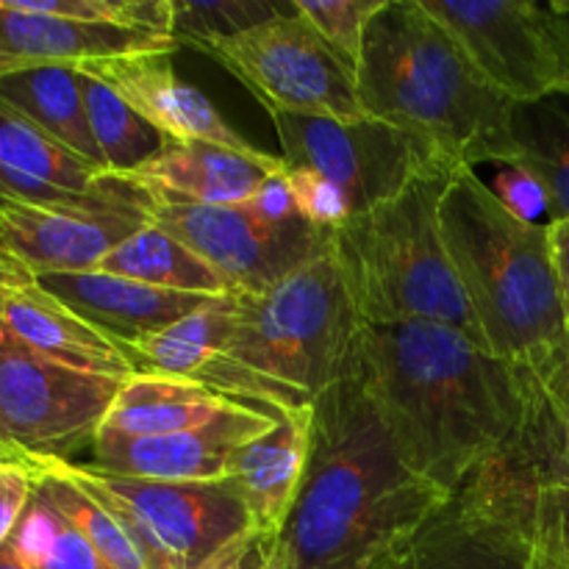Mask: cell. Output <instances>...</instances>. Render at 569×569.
I'll use <instances>...</instances> for the list:
<instances>
[{
    "label": "cell",
    "instance_id": "cell-10",
    "mask_svg": "<svg viewBox=\"0 0 569 569\" xmlns=\"http://www.w3.org/2000/svg\"><path fill=\"white\" fill-rule=\"evenodd\" d=\"M270 117L283 164L328 178L348 200L350 217L398 198L420 178L456 172L420 139L376 117L350 122L283 111Z\"/></svg>",
    "mask_w": 569,
    "mask_h": 569
},
{
    "label": "cell",
    "instance_id": "cell-36",
    "mask_svg": "<svg viewBox=\"0 0 569 569\" xmlns=\"http://www.w3.org/2000/svg\"><path fill=\"white\" fill-rule=\"evenodd\" d=\"M244 206H248L259 220L270 222V226H287V222L300 220L298 209H295L292 192H289L287 172H278V176L267 178L259 187V192H256Z\"/></svg>",
    "mask_w": 569,
    "mask_h": 569
},
{
    "label": "cell",
    "instance_id": "cell-26",
    "mask_svg": "<svg viewBox=\"0 0 569 569\" xmlns=\"http://www.w3.org/2000/svg\"><path fill=\"white\" fill-rule=\"evenodd\" d=\"M100 272L131 278L148 287L170 289V292L206 295V298H228L237 295L222 272H217L209 261L200 259L194 250L178 242L167 231L156 226H142L131 237L122 239L109 256L98 264Z\"/></svg>",
    "mask_w": 569,
    "mask_h": 569
},
{
    "label": "cell",
    "instance_id": "cell-24",
    "mask_svg": "<svg viewBox=\"0 0 569 569\" xmlns=\"http://www.w3.org/2000/svg\"><path fill=\"white\" fill-rule=\"evenodd\" d=\"M0 100L26 114L81 159L106 170L87 120L81 72L76 64H9L0 67ZM109 172V170H106Z\"/></svg>",
    "mask_w": 569,
    "mask_h": 569
},
{
    "label": "cell",
    "instance_id": "cell-42",
    "mask_svg": "<svg viewBox=\"0 0 569 569\" xmlns=\"http://www.w3.org/2000/svg\"><path fill=\"white\" fill-rule=\"evenodd\" d=\"M250 569H287V548H283L281 537L261 542L259 553H256V565Z\"/></svg>",
    "mask_w": 569,
    "mask_h": 569
},
{
    "label": "cell",
    "instance_id": "cell-21",
    "mask_svg": "<svg viewBox=\"0 0 569 569\" xmlns=\"http://www.w3.org/2000/svg\"><path fill=\"white\" fill-rule=\"evenodd\" d=\"M170 39L117 26L61 20L39 14L22 0H0V67L9 64H89L137 53H172Z\"/></svg>",
    "mask_w": 569,
    "mask_h": 569
},
{
    "label": "cell",
    "instance_id": "cell-38",
    "mask_svg": "<svg viewBox=\"0 0 569 569\" xmlns=\"http://www.w3.org/2000/svg\"><path fill=\"white\" fill-rule=\"evenodd\" d=\"M548 9V33L559 61V92L569 94V0H553Z\"/></svg>",
    "mask_w": 569,
    "mask_h": 569
},
{
    "label": "cell",
    "instance_id": "cell-46",
    "mask_svg": "<svg viewBox=\"0 0 569 569\" xmlns=\"http://www.w3.org/2000/svg\"><path fill=\"white\" fill-rule=\"evenodd\" d=\"M0 465H3V453H0Z\"/></svg>",
    "mask_w": 569,
    "mask_h": 569
},
{
    "label": "cell",
    "instance_id": "cell-25",
    "mask_svg": "<svg viewBox=\"0 0 569 569\" xmlns=\"http://www.w3.org/2000/svg\"><path fill=\"white\" fill-rule=\"evenodd\" d=\"M515 159L509 170L531 178L545 194L548 222L569 220V94L553 92L511 106Z\"/></svg>",
    "mask_w": 569,
    "mask_h": 569
},
{
    "label": "cell",
    "instance_id": "cell-11",
    "mask_svg": "<svg viewBox=\"0 0 569 569\" xmlns=\"http://www.w3.org/2000/svg\"><path fill=\"white\" fill-rule=\"evenodd\" d=\"M203 53L237 76L270 114L283 111L342 122L370 117L361 106L356 72L322 44L295 9L264 26L220 39Z\"/></svg>",
    "mask_w": 569,
    "mask_h": 569
},
{
    "label": "cell",
    "instance_id": "cell-12",
    "mask_svg": "<svg viewBox=\"0 0 569 569\" xmlns=\"http://www.w3.org/2000/svg\"><path fill=\"white\" fill-rule=\"evenodd\" d=\"M144 192V189H142ZM148 194V192H144ZM144 217L231 281L237 295L270 289L289 272L322 256L331 231L306 220L270 226L248 206H203L148 194Z\"/></svg>",
    "mask_w": 569,
    "mask_h": 569
},
{
    "label": "cell",
    "instance_id": "cell-8",
    "mask_svg": "<svg viewBox=\"0 0 569 569\" xmlns=\"http://www.w3.org/2000/svg\"><path fill=\"white\" fill-rule=\"evenodd\" d=\"M53 465L126 528L148 569H200L228 545L256 533L231 481H142L76 461Z\"/></svg>",
    "mask_w": 569,
    "mask_h": 569
},
{
    "label": "cell",
    "instance_id": "cell-43",
    "mask_svg": "<svg viewBox=\"0 0 569 569\" xmlns=\"http://www.w3.org/2000/svg\"><path fill=\"white\" fill-rule=\"evenodd\" d=\"M0 569H31L26 561L20 559V556L14 553V548L9 545V539H6V545L0 548Z\"/></svg>",
    "mask_w": 569,
    "mask_h": 569
},
{
    "label": "cell",
    "instance_id": "cell-32",
    "mask_svg": "<svg viewBox=\"0 0 569 569\" xmlns=\"http://www.w3.org/2000/svg\"><path fill=\"white\" fill-rule=\"evenodd\" d=\"M295 0L289 3H272V0H172V42L192 44L206 50L220 39L237 37L256 26L289 14Z\"/></svg>",
    "mask_w": 569,
    "mask_h": 569
},
{
    "label": "cell",
    "instance_id": "cell-31",
    "mask_svg": "<svg viewBox=\"0 0 569 569\" xmlns=\"http://www.w3.org/2000/svg\"><path fill=\"white\" fill-rule=\"evenodd\" d=\"M9 545L31 569H109L98 550L33 489Z\"/></svg>",
    "mask_w": 569,
    "mask_h": 569
},
{
    "label": "cell",
    "instance_id": "cell-2",
    "mask_svg": "<svg viewBox=\"0 0 569 569\" xmlns=\"http://www.w3.org/2000/svg\"><path fill=\"white\" fill-rule=\"evenodd\" d=\"M445 498L400 459L353 365L311 409L309 467L281 533L287 569H387Z\"/></svg>",
    "mask_w": 569,
    "mask_h": 569
},
{
    "label": "cell",
    "instance_id": "cell-20",
    "mask_svg": "<svg viewBox=\"0 0 569 569\" xmlns=\"http://www.w3.org/2000/svg\"><path fill=\"white\" fill-rule=\"evenodd\" d=\"M33 283L120 342L164 331L214 300L206 295L148 287L100 270L48 272L33 278Z\"/></svg>",
    "mask_w": 569,
    "mask_h": 569
},
{
    "label": "cell",
    "instance_id": "cell-7",
    "mask_svg": "<svg viewBox=\"0 0 569 569\" xmlns=\"http://www.w3.org/2000/svg\"><path fill=\"white\" fill-rule=\"evenodd\" d=\"M537 489L515 445L453 489L411 531L387 569H539Z\"/></svg>",
    "mask_w": 569,
    "mask_h": 569
},
{
    "label": "cell",
    "instance_id": "cell-35",
    "mask_svg": "<svg viewBox=\"0 0 569 569\" xmlns=\"http://www.w3.org/2000/svg\"><path fill=\"white\" fill-rule=\"evenodd\" d=\"M287 183L300 220L311 222L322 231H337L350 220L348 200L328 178L303 170V167H289Z\"/></svg>",
    "mask_w": 569,
    "mask_h": 569
},
{
    "label": "cell",
    "instance_id": "cell-23",
    "mask_svg": "<svg viewBox=\"0 0 569 569\" xmlns=\"http://www.w3.org/2000/svg\"><path fill=\"white\" fill-rule=\"evenodd\" d=\"M233 403L237 400L198 381L133 372L122 381L100 431L128 439L167 437L203 426Z\"/></svg>",
    "mask_w": 569,
    "mask_h": 569
},
{
    "label": "cell",
    "instance_id": "cell-27",
    "mask_svg": "<svg viewBox=\"0 0 569 569\" xmlns=\"http://www.w3.org/2000/svg\"><path fill=\"white\" fill-rule=\"evenodd\" d=\"M231 306L233 295L214 298L194 315L178 320L176 326L139 337L133 342H122V348L137 372L194 381L203 367L226 350L228 333H231Z\"/></svg>",
    "mask_w": 569,
    "mask_h": 569
},
{
    "label": "cell",
    "instance_id": "cell-16",
    "mask_svg": "<svg viewBox=\"0 0 569 569\" xmlns=\"http://www.w3.org/2000/svg\"><path fill=\"white\" fill-rule=\"evenodd\" d=\"M142 226L144 214L50 209L0 192V264L26 278L98 270Z\"/></svg>",
    "mask_w": 569,
    "mask_h": 569
},
{
    "label": "cell",
    "instance_id": "cell-22",
    "mask_svg": "<svg viewBox=\"0 0 569 569\" xmlns=\"http://www.w3.org/2000/svg\"><path fill=\"white\" fill-rule=\"evenodd\" d=\"M0 322L44 359H53L72 370L120 378V381L137 372L120 339L83 320L78 311L39 289L33 281L6 292Z\"/></svg>",
    "mask_w": 569,
    "mask_h": 569
},
{
    "label": "cell",
    "instance_id": "cell-3",
    "mask_svg": "<svg viewBox=\"0 0 569 569\" xmlns=\"http://www.w3.org/2000/svg\"><path fill=\"white\" fill-rule=\"evenodd\" d=\"M356 83L367 114L420 139L450 170L515 159L511 103L420 0H387L372 17Z\"/></svg>",
    "mask_w": 569,
    "mask_h": 569
},
{
    "label": "cell",
    "instance_id": "cell-34",
    "mask_svg": "<svg viewBox=\"0 0 569 569\" xmlns=\"http://www.w3.org/2000/svg\"><path fill=\"white\" fill-rule=\"evenodd\" d=\"M533 542L539 569H569V489H537Z\"/></svg>",
    "mask_w": 569,
    "mask_h": 569
},
{
    "label": "cell",
    "instance_id": "cell-13",
    "mask_svg": "<svg viewBox=\"0 0 569 569\" xmlns=\"http://www.w3.org/2000/svg\"><path fill=\"white\" fill-rule=\"evenodd\" d=\"M511 106L559 92L548 9L533 0H420Z\"/></svg>",
    "mask_w": 569,
    "mask_h": 569
},
{
    "label": "cell",
    "instance_id": "cell-29",
    "mask_svg": "<svg viewBox=\"0 0 569 569\" xmlns=\"http://www.w3.org/2000/svg\"><path fill=\"white\" fill-rule=\"evenodd\" d=\"M33 476V489L39 498L64 517L94 550L109 569H148L144 559L139 556L137 545L126 533V528L87 492L78 487L72 478H67L53 461H39L28 465Z\"/></svg>",
    "mask_w": 569,
    "mask_h": 569
},
{
    "label": "cell",
    "instance_id": "cell-45",
    "mask_svg": "<svg viewBox=\"0 0 569 569\" xmlns=\"http://www.w3.org/2000/svg\"><path fill=\"white\" fill-rule=\"evenodd\" d=\"M0 276H6V278H14V281H33V278H26V276H17V272L6 270V267H3V264H0Z\"/></svg>",
    "mask_w": 569,
    "mask_h": 569
},
{
    "label": "cell",
    "instance_id": "cell-18",
    "mask_svg": "<svg viewBox=\"0 0 569 569\" xmlns=\"http://www.w3.org/2000/svg\"><path fill=\"white\" fill-rule=\"evenodd\" d=\"M281 156L242 153L211 142H164L128 181L148 194L203 206H244L270 176L287 172Z\"/></svg>",
    "mask_w": 569,
    "mask_h": 569
},
{
    "label": "cell",
    "instance_id": "cell-39",
    "mask_svg": "<svg viewBox=\"0 0 569 569\" xmlns=\"http://www.w3.org/2000/svg\"><path fill=\"white\" fill-rule=\"evenodd\" d=\"M548 239L550 256H553L556 283H559L561 311H565V322L569 331V220L548 222Z\"/></svg>",
    "mask_w": 569,
    "mask_h": 569
},
{
    "label": "cell",
    "instance_id": "cell-15",
    "mask_svg": "<svg viewBox=\"0 0 569 569\" xmlns=\"http://www.w3.org/2000/svg\"><path fill=\"white\" fill-rule=\"evenodd\" d=\"M281 411L237 400L209 422L167 437L128 439L98 431L92 461L98 470L142 481L217 483L231 478L233 459L267 431Z\"/></svg>",
    "mask_w": 569,
    "mask_h": 569
},
{
    "label": "cell",
    "instance_id": "cell-33",
    "mask_svg": "<svg viewBox=\"0 0 569 569\" xmlns=\"http://www.w3.org/2000/svg\"><path fill=\"white\" fill-rule=\"evenodd\" d=\"M387 0H295V11L311 26L328 50L359 76L365 37Z\"/></svg>",
    "mask_w": 569,
    "mask_h": 569
},
{
    "label": "cell",
    "instance_id": "cell-19",
    "mask_svg": "<svg viewBox=\"0 0 569 569\" xmlns=\"http://www.w3.org/2000/svg\"><path fill=\"white\" fill-rule=\"evenodd\" d=\"M311 409H289L233 459V489L242 498L261 542L283 533L295 509L311 453Z\"/></svg>",
    "mask_w": 569,
    "mask_h": 569
},
{
    "label": "cell",
    "instance_id": "cell-5",
    "mask_svg": "<svg viewBox=\"0 0 569 569\" xmlns=\"http://www.w3.org/2000/svg\"><path fill=\"white\" fill-rule=\"evenodd\" d=\"M453 172H433L398 198L331 231V256L361 322H437L487 348L450 264L439 203Z\"/></svg>",
    "mask_w": 569,
    "mask_h": 569
},
{
    "label": "cell",
    "instance_id": "cell-40",
    "mask_svg": "<svg viewBox=\"0 0 569 569\" xmlns=\"http://www.w3.org/2000/svg\"><path fill=\"white\" fill-rule=\"evenodd\" d=\"M259 548H261V539L256 537V533H250V537H242L233 545H228L226 550H220L214 559L206 561L200 569H248L250 556L259 553Z\"/></svg>",
    "mask_w": 569,
    "mask_h": 569
},
{
    "label": "cell",
    "instance_id": "cell-37",
    "mask_svg": "<svg viewBox=\"0 0 569 569\" xmlns=\"http://www.w3.org/2000/svg\"><path fill=\"white\" fill-rule=\"evenodd\" d=\"M495 192H498L500 198H503L506 203L517 211V214L526 217V220L537 222V217L542 214V211L548 214L542 189H539L531 178L522 176V172H517V170L503 172V178L498 181Z\"/></svg>",
    "mask_w": 569,
    "mask_h": 569
},
{
    "label": "cell",
    "instance_id": "cell-14",
    "mask_svg": "<svg viewBox=\"0 0 569 569\" xmlns=\"http://www.w3.org/2000/svg\"><path fill=\"white\" fill-rule=\"evenodd\" d=\"M0 192L50 209L144 214L148 194L61 144L0 100Z\"/></svg>",
    "mask_w": 569,
    "mask_h": 569
},
{
    "label": "cell",
    "instance_id": "cell-44",
    "mask_svg": "<svg viewBox=\"0 0 569 569\" xmlns=\"http://www.w3.org/2000/svg\"><path fill=\"white\" fill-rule=\"evenodd\" d=\"M22 283H31V281H14V278H6V276H0V311H3V300H6V292H9L11 287H22Z\"/></svg>",
    "mask_w": 569,
    "mask_h": 569
},
{
    "label": "cell",
    "instance_id": "cell-30",
    "mask_svg": "<svg viewBox=\"0 0 569 569\" xmlns=\"http://www.w3.org/2000/svg\"><path fill=\"white\" fill-rule=\"evenodd\" d=\"M526 381L528 417L517 448L539 487L569 489V392L533 367H526Z\"/></svg>",
    "mask_w": 569,
    "mask_h": 569
},
{
    "label": "cell",
    "instance_id": "cell-41",
    "mask_svg": "<svg viewBox=\"0 0 569 569\" xmlns=\"http://www.w3.org/2000/svg\"><path fill=\"white\" fill-rule=\"evenodd\" d=\"M533 370L545 372V376L550 378L553 383H559L565 392H569V342L565 345V348L559 350V353L548 356L545 361H539V365H531Z\"/></svg>",
    "mask_w": 569,
    "mask_h": 569
},
{
    "label": "cell",
    "instance_id": "cell-28",
    "mask_svg": "<svg viewBox=\"0 0 569 569\" xmlns=\"http://www.w3.org/2000/svg\"><path fill=\"white\" fill-rule=\"evenodd\" d=\"M78 72H81L83 106H87V120L100 161L111 176H133L164 148L167 139L148 120H142L114 89L83 70Z\"/></svg>",
    "mask_w": 569,
    "mask_h": 569
},
{
    "label": "cell",
    "instance_id": "cell-9",
    "mask_svg": "<svg viewBox=\"0 0 569 569\" xmlns=\"http://www.w3.org/2000/svg\"><path fill=\"white\" fill-rule=\"evenodd\" d=\"M120 378L72 370L28 348L0 322V453L3 465L72 461L92 448Z\"/></svg>",
    "mask_w": 569,
    "mask_h": 569
},
{
    "label": "cell",
    "instance_id": "cell-4",
    "mask_svg": "<svg viewBox=\"0 0 569 569\" xmlns=\"http://www.w3.org/2000/svg\"><path fill=\"white\" fill-rule=\"evenodd\" d=\"M445 248L487 348L539 365L569 342L548 222L517 214L476 170H456L439 203Z\"/></svg>",
    "mask_w": 569,
    "mask_h": 569
},
{
    "label": "cell",
    "instance_id": "cell-6",
    "mask_svg": "<svg viewBox=\"0 0 569 569\" xmlns=\"http://www.w3.org/2000/svg\"><path fill=\"white\" fill-rule=\"evenodd\" d=\"M361 317L328 250L256 295H233L222 353L315 403L359 353Z\"/></svg>",
    "mask_w": 569,
    "mask_h": 569
},
{
    "label": "cell",
    "instance_id": "cell-1",
    "mask_svg": "<svg viewBox=\"0 0 569 569\" xmlns=\"http://www.w3.org/2000/svg\"><path fill=\"white\" fill-rule=\"evenodd\" d=\"M356 370L411 472L442 495L526 428V367L437 322H361Z\"/></svg>",
    "mask_w": 569,
    "mask_h": 569
},
{
    "label": "cell",
    "instance_id": "cell-17",
    "mask_svg": "<svg viewBox=\"0 0 569 569\" xmlns=\"http://www.w3.org/2000/svg\"><path fill=\"white\" fill-rule=\"evenodd\" d=\"M78 70L114 89L167 142H211L242 153H259V148L250 144L194 83L178 76L172 53L161 50L120 56L78 64Z\"/></svg>",
    "mask_w": 569,
    "mask_h": 569
}]
</instances>
